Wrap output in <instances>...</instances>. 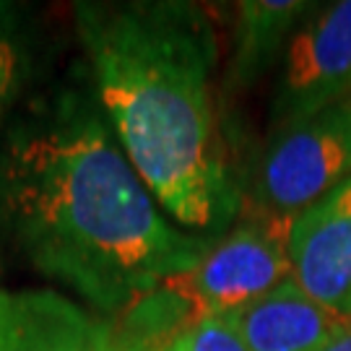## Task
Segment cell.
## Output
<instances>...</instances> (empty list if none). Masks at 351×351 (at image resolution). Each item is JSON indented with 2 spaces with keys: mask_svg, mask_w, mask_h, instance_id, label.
<instances>
[{
  "mask_svg": "<svg viewBox=\"0 0 351 351\" xmlns=\"http://www.w3.org/2000/svg\"><path fill=\"white\" fill-rule=\"evenodd\" d=\"M0 232L32 268L112 317L211 245L164 216L97 97L71 86L32 101L5 133Z\"/></svg>",
  "mask_w": 351,
  "mask_h": 351,
  "instance_id": "1",
  "label": "cell"
},
{
  "mask_svg": "<svg viewBox=\"0 0 351 351\" xmlns=\"http://www.w3.org/2000/svg\"><path fill=\"white\" fill-rule=\"evenodd\" d=\"M94 97L143 185L177 224L211 229L232 213L201 11L169 0L75 3Z\"/></svg>",
  "mask_w": 351,
  "mask_h": 351,
  "instance_id": "2",
  "label": "cell"
},
{
  "mask_svg": "<svg viewBox=\"0 0 351 351\" xmlns=\"http://www.w3.org/2000/svg\"><path fill=\"white\" fill-rule=\"evenodd\" d=\"M291 224L294 216L261 211L211 242L190 271L164 284L185 304L195 326L213 315L237 313L291 281Z\"/></svg>",
  "mask_w": 351,
  "mask_h": 351,
  "instance_id": "3",
  "label": "cell"
},
{
  "mask_svg": "<svg viewBox=\"0 0 351 351\" xmlns=\"http://www.w3.org/2000/svg\"><path fill=\"white\" fill-rule=\"evenodd\" d=\"M351 177V94L274 130L255 177L263 213L297 216Z\"/></svg>",
  "mask_w": 351,
  "mask_h": 351,
  "instance_id": "4",
  "label": "cell"
},
{
  "mask_svg": "<svg viewBox=\"0 0 351 351\" xmlns=\"http://www.w3.org/2000/svg\"><path fill=\"white\" fill-rule=\"evenodd\" d=\"M351 94V0L315 5L297 26L278 65L274 130Z\"/></svg>",
  "mask_w": 351,
  "mask_h": 351,
  "instance_id": "5",
  "label": "cell"
},
{
  "mask_svg": "<svg viewBox=\"0 0 351 351\" xmlns=\"http://www.w3.org/2000/svg\"><path fill=\"white\" fill-rule=\"evenodd\" d=\"M291 281L341 320H351V177L294 216Z\"/></svg>",
  "mask_w": 351,
  "mask_h": 351,
  "instance_id": "6",
  "label": "cell"
},
{
  "mask_svg": "<svg viewBox=\"0 0 351 351\" xmlns=\"http://www.w3.org/2000/svg\"><path fill=\"white\" fill-rule=\"evenodd\" d=\"M0 351H112V328L52 289L0 291Z\"/></svg>",
  "mask_w": 351,
  "mask_h": 351,
  "instance_id": "7",
  "label": "cell"
},
{
  "mask_svg": "<svg viewBox=\"0 0 351 351\" xmlns=\"http://www.w3.org/2000/svg\"><path fill=\"white\" fill-rule=\"evenodd\" d=\"M226 317L247 351H323L346 323L310 300L294 281Z\"/></svg>",
  "mask_w": 351,
  "mask_h": 351,
  "instance_id": "8",
  "label": "cell"
},
{
  "mask_svg": "<svg viewBox=\"0 0 351 351\" xmlns=\"http://www.w3.org/2000/svg\"><path fill=\"white\" fill-rule=\"evenodd\" d=\"M315 5L307 0H242L237 3L234 50L229 78L237 86H252L281 58L297 26Z\"/></svg>",
  "mask_w": 351,
  "mask_h": 351,
  "instance_id": "9",
  "label": "cell"
},
{
  "mask_svg": "<svg viewBox=\"0 0 351 351\" xmlns=\"http://www.w3.org/2000/svg\"><path fill=\"white\" fill-rule=\"evenodd\" d=\"M24 63L26 45L21 24H19V11L8 3H0V123L21 84Z\"/></svg>",
  "mask_w": 351,
  "mask_h": 351,
  "instance_id": "10",
  "label": "cell"
},
{
  "mask_svg": "<svg viewBox=\"0 0 351 351\" xmlns=\"http://www.w3.org/2000/svg\"><path fill=\"white\" fill-rule=\"evenodd\" d=\"M185 351H247V346L226 315H213L185 333Z\"/></svg>",
  "mask_w": 351,
  "mask_h": 351,
  "instance_id": "11",
  "label": "cell"
},
{
  "mask_svg": "<svg viewBox=\"0 0 351 351\" xmlns=\"http://www.w3.org/2000/svg\"><path fill=\"white\" fill-rule=\"evenodd\" d=\"M112 328V351H185V336L180 339H162V336H143L130 333L123 328Z\"/></svg>",
  "mask_w": 351,
  "mask_h": 351,
  "instance_id": "12",
  "label": "cell"
},
{
  "mask_svg": "<svg viewBox=\"0 0 351 351\" xmlns=\"http://www.w3.org/2000/svg\"><path fill=\"white\" fill-rule=\"evenodd\" d=\"M323 351H351V320H346L343 326L330 336Z\"/></svg>",
  "mask_w": 351,
  "mask_h": 351,
  "instance_id": "13",
  "label": "cell"
}]
</instances>
